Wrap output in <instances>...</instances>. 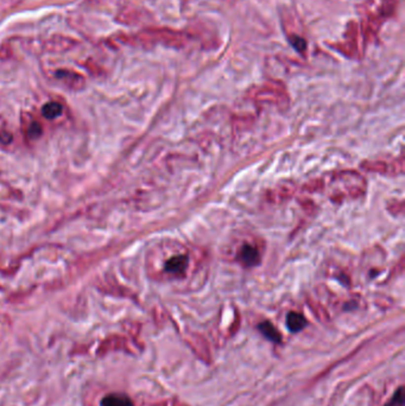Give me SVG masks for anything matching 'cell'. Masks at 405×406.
Returning a JSON list of instances; mask_svg holds the SVG:
<instances>
[{
	"mask_svg": "<svg viewBox=\"0 0 405 406\" xmlns=\"http://www.w3.org/2000/svg\"><path fill=\"white\" fill-rule=\"evenodd\" d=\"M194 265H196V253L183 244H177L163 262L162 271L169 279L184 280L191 270H196Z\"/></svg>",
	"mask_w": 405,
	"mask_h": 406,
	"instance_id": "obj_1",
	"label": "cell"
},
{
	"mask_svg": "<svg viewBox=\"0 0 405 406\" xmlns=\"http://www.w3.org/2000/svg\"><path fill=\"white\" fill-rule=\"evenodd\" d=\"M235 259L243 267L250 268L258 266L261 261L260 247L251 241H245L239 246Z\"/></svg>",
	"mask_w": 405,
	"mask_h": 406,
	"instance_id": "obj_2",
	"label": "cell"
},
{
	"mask_svg": "<svg viewBox=\"0 0 405 406\" xmlns=\"http://www.w3.org/2000/svg\"><path fill=\"white\" fill-rule=\"evenodd\" d=\"M77 45L76 40L68 38V37L65 36H54L51 38H49L48 40H45L44 44H43V48H44L45 51H68L72 50L73 48Z\"/></svg>",
	"mask_w": 405,
	"mask_h": 406,
	"instance_id": "obj_3",
	"label": "cell"
},
{
	"mask_svg": "<svg viewBox=\"0 0 405 406\" xmlns=\"http://www.w3.org/2000/svg\"><path fill=\"white\" fill-rule=\"evenodd\" d=\"M188 343L189 346L191 347V349L194 350V353L196 354L202 361L207 362V364H211L212 362V355L211 352H209L208 344L205 341L201 335H191V337L188 338Z\"/></svg>",
	"mask_w": 405,
	"mask_h": 406,
	"instance_id": "obj_4",
	"label": "cell"
},
{
	"mask_svg": "<svg viewBox=\"0 0 405 406\" xmlns=\"http://www.w3.org/2000/svg\"><path fill=\"white\" fill-rule=\"evenodd\" d=\"M100 406H135V404L127 394L113 392L106 394L101 399Z\"/></svg>",
	"mask_w": 405,
	"mask_h": 406,
	"instance_id": "obj_5",
	"label": "cell"
},
{
	"mask_svg": "<svg viewBox=\"0 0 405 406\" xmlns=\"http://www.w3.org/2000/svg\"><path fill=\"white\" fill-rule=\"evenodd\" d=\"M307 320L302 314L297 311H291L287 316V327L291 332H298L307 327Z\"/></svg>",
	"mask_w": 405,
	"mask_h": 406,
	"instance_id": "obj_6",
	"label": "cell"
},
{
	"mask_svg": "<svg viewBox=\"0 0 405 406\" xmlns=\"http://www.w3.org/2000/svg\"><path fill=\"white\" fill-rule=\"evenodd\" d=\"M112 349H127L126 340H124V338L119 336H113L109 338V340L105 341L100 346V348L98 350V355L104 356Z\"/></svg>",
	"mask_w": 405,
	"mask_h": 406,
	"instance_id": "obj_7",
	"label": "cell"
},
{
	"mask_svg": "<svg viewBox=\"0 0 405 406\" xmlns=\"http://www.w3.org/2000/svg\"><path fill=\"white\" fill-rule=\"evenodd\" d=\"M258 329L260 330L261 334H263L266 338H269L270 341H272V342H275V343H282L283 337H282L281 332H279V330L277 329L272 323H270L269 321L261 322L258 326Z\"/></svg>",
	"mask_w": 405,
	"mask_h": 406,
	"instance_id": "obj_8",
	"label": "cell"
},
{
	"mask_svg": "<svg viewBox=\"0 0 405 406\" xmlns=\"http://www.w3.org/2000/svg\"><path fill=\"white\" fill-rule=\"evenodd\" d=\"M63 108L58 102H48L42 108V114L46 119H55L62 114Z\"/></svg>",
	"mask_w": 405,
	"mask_h": 406,
	"instance_id": "obj_9",
	"label": "cell"
},
{
	"mask_svg": "<svg viewBox=\"0 0 405 406\" xmlns=\"http://www.w3.org/2000/svg\"><path fill=\"white\" fill-rule=\"evenodd\" d=\"M384 406H404V387H399Z\"/></svg>",
	"mask_w": 405,
	"mask_h": 406,
	"instance_id": "obj_10",
	"label": "cell"
},
{
	"mask_svg": "<svg viewBox=\"0 0 405 406\" xmlns=\"http://www.w3.org/2000/svg\"><path fill=\"white\" fill-rule=\"evenodd\" d=\"M290 43L293 44V46L296 49L297 51H303V50H305V48H307V42H305L302 37L293 36L290 38Z\"/></svg>",
	"mask_w": 405,
	"mask_h": 406,
	"instance_id": "obj_11",
	"label": "cell"
},
{
	"mask_svg": "<svg viewBox=\"0 0 405 406\" xmlns=\"http://www.w3.org/2000/svg\"><path fill=\"white\" fill-rule=\"evenodd\" d=\"M28 134H29V137H30V138H33V139L38 138L40 134H42V126H40L38 122L34 121L33 124L29 126Z\"/></svg>",
	"mask_w": 405,
	"mask_h": 406,
	"instance_id": "obj_12",
	"label": "cell"
},
{
	"mask_svg": "<svg viewBox=\"0 0 405 406\" xmlns=\"http://www.w3.org/2000/svg\"><path fill=\"white\" fill-rule=\"evenodd\" d=\"M309 304L313 306V310L315 311V315L317 316V318H320V320L322 321H328V315L327 312L322 309L321 305H315L313 302H309Z\"/></svg>",
	"mask_w": 405,
	"mask_h": 406,
	"instance_id": "obj_13",
	"label": "cell"
},
{
	"mask_svg": "<svg viewBox=\"0 0 405 406\" xmlns=\"http://www.w3.org/2000/svg\"><path fill=\"white\" fill-rule=\"evenodd\" d=\"M173 406H188V405L183 404V403H182V402H180V400L175 399L174 402H173Z\"/></svg>",
	"mask_w": 405,
	"mask_h": 406,
	"instance_id": "obj_14",
	"label": "cell"
},
{
	"mask_svg": "<svg viewBox=\"0 0 405 406\" xmlns=\"http://www.w3.org/2000/svg\"><path fill=\"white\" fill-rule=\"evenodd\" d=\"M151 406H168V404L165 402H162V403H157V404H153Z\"/></svg>",
	"mask_w": 405,
	"mask_h": 406,
	"instance_id": "obj_15",
	"label": "cell"
}]
</instances>
